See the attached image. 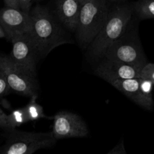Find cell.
<instances>
[{
    "label": "cell",
    "instance_id": "7c38bea8",
    "mask_svg": "<svg viewBox=\"0 0 154 154\" xmlns=\"http://www.w3.org/2000/svg\"><path fill=\"white\" fill-rule=\"evenodd\" d=\"M82 2L81 0H57V14L61 22L72 31H76Z\"/></svg>",
    "mask_w": 154,
    "mask_h": 154
},
{
    "label": "cell",
    "instance_id": "5b68a950",
    "mask_svg": "<svg viewBox=\"0 0 154 154\" xmlns=\"http://www.w3.org/2000/svg\"><path fill=\"white\" fill-rule=\"evenodd\" d=\"M0 69L4 72L11 90L29 97L38 96L35 78L17 66L10 56L0 53Z\"/></svg>",
    "mask_w": 154,
    "mask_h": 154
},
{
    "label": "cell",
    "instance_id": "e0dca14e",
    "mask_svg": "<svg viewBox=\"0 0 154 154\" xmlns=\"http://www.w3.org/2000/svg\"><path fill=\"white\" fill-rule=\"evenodd\" d=\"M11 90L4 72L0 69V98L6 96Z\"/></svg>",
    "mask_w": 154,
    "mask_h": 154
},
{
    "label": "cell",
    "instance_id": "ac0fdd59",
    "mask_svg": "<svg viewBox=\"0 0 154 154\" xmlns=\"http://www.w3.org/2000/svg\"><path fill=\"white\" fill-rule=\"evenodd\" d=\"M32 1L33 0H18L20 8L26 13H30Z\"/></svg>",
    "mask_w": 154,
    "mask_h": 154
},
{
    "label": "cell",
    "instance_id": "8992f818",
    "mask_svg": "<svg viewBox=\"0 0 154 154\" xmlns=\"http://www.w3.org/2000/svg\"><path fill=\"white\" fill-rule=\"evenodd\" d=\"M104 57L106 59L134 66H144L147 63L139 41L122 36L108 47Z\"/></svg>",
    "mask_w": 154,
    "mask_h": 154
},
{
    "label": "cell",
    "instance_id": "44dd1931",
    "mask_svg": "<svg viewBox=\"0 0 154 154\" xmlns=\"http://www.w3.org/2000/svg\"><path fill=\"white\" fill-rule=\"evenodd\" d=\"M4 2L5 4V6H8V7L20 9L18 0H4Z\"/></svg>",
    "mask_w": 154,
    "mask_h": 154
},
{
    "label": "cell",
    "instance_id": "5bb4252c",
    "mask_svg": "<svg viewBox=\"0 0 154 154\" xmlns=\"http://www.w3.org/2000/svg\"><path fill=\"white\" fill-rule=\"evenodd\" d=\"M29 121L26 107L14 110L9 115H8V123L9 129H16L18 126Z\"/></svg>",
    "mask_w": 154,
    "mask_h": 154
},
{
    "label": "cell",
    "instance_id": "30bf717a",
    "mask_svg": "<svg viewBox=\"0 0 154 154\" xmlns=\"http://www.w3.org/2000/svg\"><path fill=\"white\" fill-rule=\"evenodd\" d=\"M52 132L57 140L84 138L89 134L87 125L81 117L68 111H60L54 116Z\"/></svg>",
    "mask_w": 154,
    "mask_h": 154
},
{
    "label": "cell",
    "instance_id": "d6986e66",
    "mask_svg": "<svg viewBox=\"0 0 154 154\" xmlns=\"http://www.w3.org/2000/svg\"><path fill=\"white\" fill-rule=\"evenodd\" d=\"M0 128L5 129H9L8 123V115L0 108Z\"/></svg>",
    "mask_w": 154,
    "mask_h": 154
},
{
    "label": "cell",
    "instance_id": "3957f363",
    "mask_svg": "<svg viewBox=\"0 0 154 154\" xmlns=\"http://www.w3.org/2000/svg\"><path fill=\"white\" fill-rule=\"evenodd\" d=\"M110 11L106 0H86L82 3L76 33L84 48L91 44L99 34Z\"/></svg>",
    "mask_w": 154,
    "mask_h": 154
},
{
    "label": "cell",
    "instance_id": "ffe728a7",
    "mask_svg": "<svg viewBox=\"0 0 154 154\" xmlns=\"http://www.w3.org/2000/svg\"><path fill=\"white\" fill-rule=\"evenodd\" d=\"M108 154H126V150H125L124 144H123V141L119 143L116 147H114L112 150H110V151L108 152Z\"/></svg>",
    "mask_w": 154,
    "mask_h": 154
},
{
    "label": "cell",
    "instance_id": "277c9868",
    "mask_svg": "<svg viewBox=\"0 0 154 154\" xmlns=\"http://www.w3.org/2000/svg\"><path fill=\"white\" fill-rule=\"evenodd\" d=\"M6 141L0 148L1 154H32L41 149L51 148L57 138L53 132H26L8 129Z\"/></svg>",
    "mask_w": 154,
    "mask_h": 154
},
{
    "label": "cell",
    "instance_id": "9c48e42d",
    "mask_svg": "<svg viewBox=\"0 0 154 154\" xmlns=\"http://www.w3.org/2000/svg\"><path fill=\"white\" fill-rule=\"evenodd\" d=\"M0 25L5 33L7 40L20 35H30L32 19L30 13L21 9L5 6L0 9Z\"/></svg>",
    "mask_w": 154,
    "mask_h": 154
},
{
    "label": "cell",
    "instance_id": "7402d4cb",
    "mask_svg": "<svg viewBox=\"0 0 154 154\" xmlns=\"http://www.w3.org/2000/svg\"><path fill=\"white\" fill-rule=\"evenodd\" d=\"M5 38V31L3 30L2 27L0 25V38Z\"/></svg>",
    "mask_w": 154,
    "mask_h": 154
},
{
    "label": "cell",
    "instance_id": "ba28073f",
    "mask_svg": "<svg viewBox=\"0 0 154 154\" xmlns=\"http://www.w3.org/2000/svg\"><path fill=\"white\" fill-rule=\"evenodd\" d=\"M11 53L9 56L17 66L32 77L36 76L38 60L41 58L29 35H20L11 40Z\"/></svg>",
    "mask_w": 154,
    "mask_h": 154
},
{
    "label": "cell",
    "instance_id": "8fae6325",
    "mask_svg": "<svg viewBox=\"0 0 154 154\" xmlns=\"http://www.w3.org/2000/svg\"><path fill=\"white\" fill-rule=\"evenodd\" d=\"M143 67L106 59L96 68L95 73L109 83L117 79L140 78Z\"/></svg>",
    "mask_w": 154,
    "mask_h": 154
},
{
    "label": "cell",
    "instance_id": "4fadbf2b",
    "mask_svg": "<svg viewBox=\"0 0 154 154\" xmlns=\"http://www.w3.org/2000/svg\"><path fill=\"white\" fill-rule=\"evenodd\" d=\"M134 8L141 19L154 18V0H139L135 3Z\"/></svg>",
    "mask_w": 154,
    "mask_h": 154
},
{
    "label": "cell",
    "instance_id": "7a4b0ae2",
    "mask_svg": "<svg viewBox=\"0 0 154 154\" xmlns=\"http://www.w3.org/2000/svg\"><path fill=\"white\" fill-rule=\"evenodd\" d=\"M132 17V9L128 5H117L110 11L99 34L90 44L93 57L104 56L108 47L123 35Z\"/></svg>",
    "mask_w": 154,
    "mask_h": 154
},
{
    "label": "cell",
    "instance_id": "cb8c5ba5",
    "mask_svg": "<svg viewBox=\"0 0 154 154\" xmlns=\"http://www.w3.org/2000/svg\"><path fill=\"white\" fill-rule=\"evenodd\" d=\"M86 1V0H81V2H85Z\"/></svg>",
    "mask_w": 154,
    "mask_h": 154
},
{
    "label": "cell",
    "instance_id": "52a82bcc",
    "mask_svg": "<svg viewBox=\"0 0 154 154\" xmlns=\"http://www.w3.org/2000/svg\"><path fill=\"white\" fill-rule=\"evenodd\" d=\"M109 84L139 106L149 111L153 109L152 90L154 84L152 81L136 78L114 80L110 81Z\"/></svg>",
    "mask_w": 154,
    "mask_h": 154
},
{
    "label": "cell",
    "instance_id": "2e32d148",
    "mask_svg": "<svg viewBox=\"0 0 154 154\" xmlns=\"http://www.w3.org/2000/svg\"><path fill=\"white\" fill-rule=\"evenodd\" d=\"M140 78L149 80L154 84V63H147L142 68Z\"/></svg>",
    "mask_w": 154,
    "mask_h": 154
},
{
    "label": "cell",
    "instance_id": "9a60e30c",
    "mask_svg": "<svg viewBox=\"0 0 154 154\" xmlns=\"http://www.w3.org/2000/svg\"><path fill=\"white\" fill-rule=\"evenodd\" d=\"M37 97L38 96H34L31 97V101L29 102L26 106H25L27 115H28L30 121H35V120H38L39 119L45 117L42 106L38 105L35 102Z\"/></svg>",
    "mask_w": 154,
    "mask_h": 154
},
{
    "label": "cell",
    "instance_id": "603a6c76",
    "mask_svg": "<svg viewBox=\"0 0 154 154\" xmlns=\"http://www.w3.org/2000/svg\"><path fill=\"white\" fill-rule=\"evenodd\" d=\"M110 1H111V2H118V1H120V0H110Z\"/></svg>",
    "mask_w": 154,
    "mask_h": 154
},
{
    "label": "cell",
    "instance_id": "6da1fadb",
    "mask_svg": "<svg viewBox=\"0 0 154 154\" xmlns=\"http://www.w3.org/2000/svg\"><path fill=\"white\" fill-rule=\"evenodd\" d=\"M30 37L41 57H45L60 45L70 42L63 29L45 7L37 5L30 11Z\"/></svg>",
    "mask_w": 154,
    "mask_h": 154
}]
</instances>
